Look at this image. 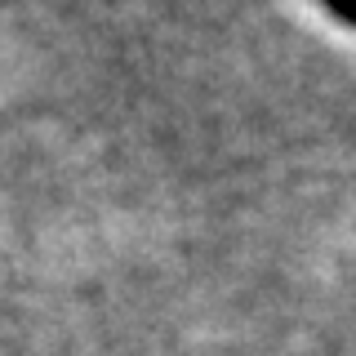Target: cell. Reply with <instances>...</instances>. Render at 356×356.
I'll use <instances>...</instances> for the list:
<instances>
[{
  "label": "cell",
  "instance_id": "cell-1",
  "mask_svg": "<svg viewBox=\"0 0 356 356\" xmlns=\"http://www.w3.org/2000/svg\"><path fill=\"white\" fill-rule=\"evenodd\" d=\"M334 14H343L348 22H356V9H334Z\"/></svg>",
  "mask_w": 356,
  "mask_h": 356
}]
</instances>
